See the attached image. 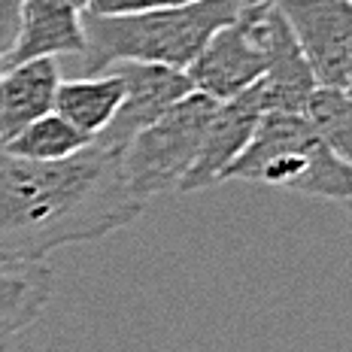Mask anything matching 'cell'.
Returning <instances> with one entry per match:
<instances>
[{"label":"cell","instance_id":"cell-1","mask_svg":"<svg viewBox=\"0 0 352 352\" xmlns=\"http://www.w3.org/2000/svg\"><path fill=\"white\" fill-rule=\"evenodd\" d=\"M119 152L88 143L64 161H25L0 152V264L46 261L49 252L91 243L140 219Z\"/></svg>","mask_w":352,"mask_h":352},{"label":"cell","instance_id":"cell-2","mask_svg":"<svg viewBox=\"0 0 352 352\" xmlns=\"http://www.w3.org/2000/svg\"><path fill=\"white\" fill-rule=\"evenodd\" d=\"M246 0H197L170 10H143L124 16L82 12V70L104 73L113 64H158L186 70L219 28L240 16Z\"/></svg>","mask_w":352,"mask_h":352},{"label":"cell","instance_id":"cell-3","mask_svg":"<svg viewBox=\"0 0 352 352\" xmlns=\"http://www.w3.org/2000/svg\"><path fill=\"white\" fill-rule=\"evenodd\" d=\"M225 179L261 182L334 204H346L352 195V164L313 134L304 113H264Z\"/></svg>","mask_w":352,"mask_h":352},{"label":"cell","instance_id":"cell-4","mask_svg":"<svg viewBox=\"0 0 352 352\" xmlns=\"http://www.w3.org/2000/svg\"><path fill=\"white\" fill-rule=\"evenodd\" d=\"M216 104L219 100L201 91L186 94L179 104L131 137V143L119 152L122 179L140 204L179 192Z\"/></svg>","mask_w":352,"mask_h":352},{"label":"cell","instance_id":"cell-5","mask_svg":"<svg viewBox=\"0 0 352 352\" xmlns=\"http://www.w3.org/2000/svg\"><path fill=\"white\" fill-rule=\"evenodd\" d=\"M295 36L316 85L352 82V3L349 0H274Z\"/></svg>","mask_w":352,"mask_h":352},{"label":"cell","instance_id":"cell-6","mask_svg":"<svg viewBox=\"0 0 352 352\" xmlns=\"http://www.w3.org/2000/svg\"><path fill=\"white\" fill-rule=\"evenodd\" d=\"M264 70H267V52L255 31L252 6H243L237 19L210 36L207 46L186 67V76L195 91L222 104L252 88L264 76Z\"/></svg>","mask_w":352,"mask_h":352},{"label":"cell","instance_id":"cell-7","mask_svg":"<svg viewBox=\"0 0 352 352\" xmlns=\"http://www.w3.org/2000/svg\"><path fill=\"white\" fill-rule=\"evenodd\" d=\"M109 70L122 76L124 98L113 122L91 140L109 152H122L131 143V137L140 134L146 124H152L186 94L195 91L186 70L158 67V64H113Z\"/></svg>","mask_w":352,"mask_h":352},{"label":"cell","instance_id":"cell-8","mask_svg":"<svg viewBox=\"0 0 352 352\" xmlns=\"http://www.w3.org/2000/svg\"><path fill=\"white\" fill-rule=\"evenodd\" d=\"M252 16L258 40L267 52V70L258 79L264 113H300L310 91L316 88V79L276 3H255Z\"/></svg>","mask_w":352,"mask_h":352},{"label":"cell","instance_id":"cell-9","mask_svg":"<svg viewBox=\"0 0 352 352\" xmlns=\"http://www.w3.org/2000/svg\"><path fill=\"white\" fill-rule=\"evenodd\" d=\"M261 116H264V107H261L258 82L252 88H246V91H240L237 98L216 104L207 128H204L195 164L188 167L186 179L179 186V195H192V192H201V188L222 182L225 170L246 149L249 137H252Z\"/></svg>","mask_w":352,"mask_h":352},{"label":"cell","instance_id":"cell-10","mask_svg":"<svg viewBox=\"0 0 352 352\" xmlns=\"http://www.w3.org/2000/svg\"><path fill=\"white\" fill-rule=\"evenodd\" d=\"M82 10L73 0H21L19 36L3 67L31 61V58L82 55Z\"/></svg>","mask_w":352,"mask_h":352},{"label":"cell","instance_id":"cell-11","mask_svg":"<svg viewBox=\"0 0 352 352\" xmlns=\"http://www.w3.org/2000/svg\"><path fill=\"white\" fill-rule=\"evenodd\" d=\"M58 82H61L58 58H31V61L3 67L0 73V146L12 140L31 122L52 113Z\"/></svg>","mask_w":352,"mask_h":352},{"label":"cell","instance_id":"cell-12","mask_svg":"<svg viewBox=\"0 0 352 352\" xmlns=\"http://www.w3.org/2000/svg\"><path fill=\"white\" fill-rule=\"evenodd\" d=\"M52 292L55 274L46 261L0 264V352L43 316Z\"/></svg>","mask_w":352,"mask_h":352},{"label":"cell","instance_id":"cell-13","mask_svg":"<svg viewBox=\"0 0 352 352\" xmlns=\"http://www.w3.org/2000/svg\"><path fill=\"white\" fill-rule=\"evenodd\" d=\"M122 98L124 82L116 70L94 73V76L82 79H61L55 91L52 113L67 119L73 128H79L94 140L113 122V116L119 113Z\"/></svg>","mask_w":352,"mask_h":352},{"label":"cell","instance_id":"cell-14","mask_svg":"<svg viewBox=\"0 0 352 352\" xmlns=\"http://www.w3.org/2000/svg\"><path fill=\"white\" fill-rule=\"evenodd\" d=\"M88 143H91V137L73 128L67 119H61L58 113H46L43 119L21 128L12 140H6L0 152L25 161H64L76 155L79 149H85Z\"/></svg>","mask_w":352,"mask_h":352},{"label":"cell","instance_id":"cell-15","mask_svg":"<svg viewBox=\"0 0 352 352\" xmlns=\"http://www.w3.org/2000/svg\"><path fill=\"white\" fill-rule=\"evenodd\" d=\"M304 119L337 158H352V100L346 88L316 85L304 104Z\"/></svg>","mask_w":352,"mask_h":352},{"label":"cell","instance_id":"cell-16","mask_svg":"<svg viewBox=\"0 0 352 352\" xmlns=\"http://www.w3.org/2000/svg\"><path fill=\"white\" fill-rule=\"evenodd\" d=\"M197 0H91L85 6L94 16H124V12H143V10H170V6H188Z\"/></svg>","mask_w":352,"mask_h":352},{"label":"cell","instance_id":"cell-17","mask_svg":"<svg viewBox=\"0 0 352 352\" xmlns=\"http://www.w3.org/2000/svg\"><path fill=\"white\" fill-rule=\"evenodd\" d=\"M19 12H21V0H0V61L16 46Z\"/></svg>","mask_w":352,"mask_h":352},{"label":"cell","instance_id":"cell-18","mask_svg":"<svg viewBox=\"0 0 352 352\" xmlns=\"http://www.w3.org/2000/svg\"><path fill=\"white\" fill-rule=\"evenodd\" d=\"M255 3H274V0H246V6H255Z\"/></svg>","mask_w":352,"mask_h":352},{"label":"cell","instance_id":"cell-19","mask_svg":"<svg viewBox=\"0 0 352 352\" xmlns=\"http://www.w3.org/2000/svg\"><path fill=\"white\" fill-rule=\"evenodd\" d=\"M73 3H76V6H79V10H85V6H88V3H91V0H73Z\"/></svg>","mask_w":352,"mask_h":352},{"label":"cell","instance_id":"cell-20","mask_svg":"<svg viewBox=\"0 0 352 352\" xmlns=\"http://www.w3.org/2000/svg\"><path fill=\"white\" fill-rule=\"evenodd\" d=\"M0 73H3V61H0Z\"/></svg>","mask_w":352,"mask_h":352}]
</instances>
